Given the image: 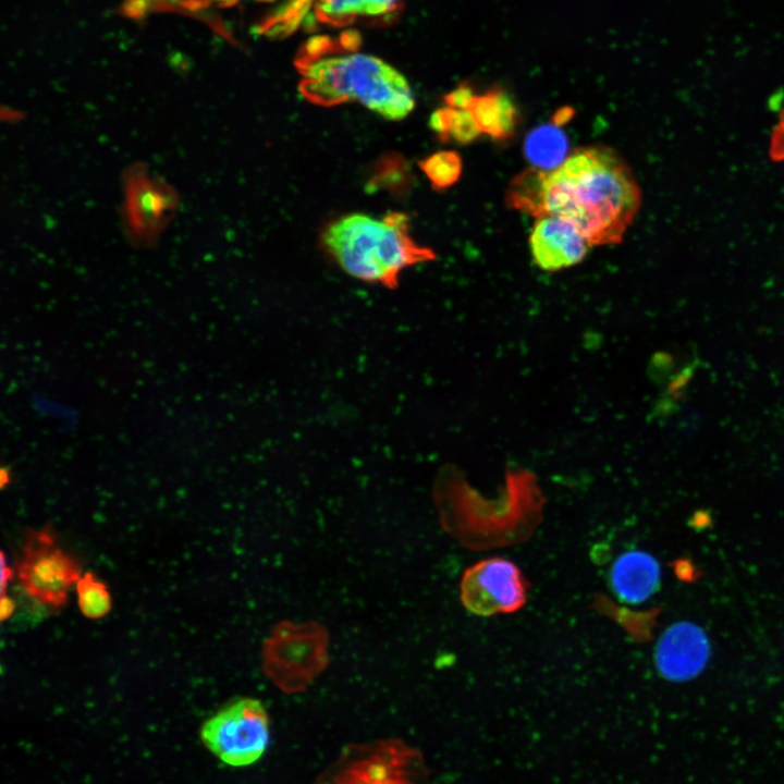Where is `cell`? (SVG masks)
<instances>
[{
    "label": "cell",
    "instance_id": "1",
    "mask_svg": "<svg viewBox=\"0 0 784 784\" xmlns=\"http://www.w3.org/2000/svg\"><path fill=\"white\" fill-rule=\"evenodd\" d=\"M505 203L535 218L555 216L571 222L590 246L613 245L633 223L641 192L614 149L592 145L574 150L553 169L532 167L516 174Z\"/></svg>",
    "mask_w": 784,
    "mask_h": 784
},
{
    "label": "cell",
    "instance_id": "2",
    "mask_svg": "<svg viewBox=\"0 0 784 784\" xmlns=\"http://www.w3.org/2000/svg\"><path fill=\"white\" fill-rule=\"evenodd\" d=\"M322 245L351 277L390 289L397 286L403 270L436 258L411 235L408 217L396 211L381 218L343 216L323 230Z\"/></svg>",
    "mask_w": 784,
    "mask_h": 784
},
{
    "label": "cell",
    "instance_id": "3",
    "mask_svg": "<svg viewBox=\"0 0 784 784\" xmlns=\"http://www.w3.org/2000/svg\"><path fill=\"white\" fill-rule=\"evenodd\" d=\"M298 89L309 102L332 107L357 101L387 120L406 118L415 97L406 78L381 59L352 53L306 61Z\"/></svg>",
    "mask_w": 784,
    "mask_h": 784
},
{
    "label": "cell",
    "instance_id": "4",
    "mask_svg": "<svg viewBox=\"0 0 784 784\" xmlns=\"http://www.w3.org/2000/svg\"><path fill=\"white\" fill-rule=\"evenodd\" d=\"M330 636L315 622L282 621L262 645V671L282 691L305 690L329 663Z\"/></svg>",
    "mask_w": 784,
    "mask_h": 784
},
{
    "label": "cell",
    "instance_id": "5",
    "mask_svg": "<svg viewBox=\"0 0 784 784\" xmlns=\"http://www.w3.org/2000/svg\"><path fill=\"white\" fill-rule=\"evenodd\" d=\"M270 721L265 706L254 698H240L221 708L200 730L205 746L232 767L255 763L267 750Z\"/></svg>",
    "mask_w": 784,
    "mask_h": 784
},
{
    "label": "cell",
    "instance_id": "6",
    "mask_svg": "<svg viewBox=\"0 0 784 784\" xmlns=\"http://www.w3.org/2000/svg\"><path fill=\"white\" fill-rule=\"evenodd\" d=\"M19 583L36 603L60 609L81 577L77 562L59 547L51 531L27 534L16 563Z\"/></svg>",
    "mask_w": 784,
    "mask_h": 784
},
{
    "label": "cell",
    "instance_id": "7",
    "mask_svg": "<svg viewBox=\"0 0 784 784\" xmlns=\"http://www.w3.org/2000/svg\"><path fill=\"white\" fill-rule=\"evenodd\" d=\"M461 601L479 616L513 613L525 604L526 583L513 562L500 556L485 559L464 572Z\"/></svg>",
    "mask_w": 784,
    "mask_h": 784
},
{
    "label": "cell",
    "instance_id": "8",
    "mask_svg": "<svg viewBox=\"0 0 784 784\" xmlns=\"http://www.w3.org/2000/svg\"><path fill=\"white\" fill-rule=\"evenodd\" d=\"M710 642L702 628L690 622L670 626L654 648V664L662 677L683 682L696 677L706 666Z\"/></svg>",
    "mask_w": 784,
    "mask_h": 784
},
{
    "label": "cell",
    "instance_id": "9",
    "mask_svg": "<svg viewBox=\"0 0 784 784\" xmlns=\"http://www.w3.org/2000/svg\"><path fill=\"white\" fill-rule=\"evenodd\" d=\"M532 260L544 271H559L579 264L589 244L568 221L544 216L536 219L529 235Z\"/></svg>",
    "mask_w": 784,
    "mask_h": 784
},
{
    "label": "cell",
    "instance_id": "10",
    "mask_svg": "<svg viewBox=\"0 0 784 784\" xmlns=\"http://www.w3.org/2000/svg\"><path fill=\"white\" fill-rule=\"evenodd\" d=\"M658 561L647 552L630 550L621 554L610 571V585L618 600L638 604L648 600L660 587Z\"/></svg>",
    "mask_w": 784,
    "mask_h": 784
},
{
    "label": "cell",
    "instance_id": "11",
    "mask_svg": "<svg viewBox=\"0 0 784 784\" xmlns=\"http://www.w3.org/2000/svg\"><path fill=\"white\" fill-rule=\"evenodd\" d=\"M467 110L471 112L481 134L497 142L511 139L519 123L516 105L501 87L476 95Z\"/></svg>",
    "mask_w": 784,
    "mask_h": 784
},
{
    "label": "cell",
    "instance_id": "12",
    "mask_svg": "<svg viewBox=\"0 0 784 784\" xmlns=\"http://www.w3.org/2000/svg\"><path fill=\"white\" fill-rule=\"evenodd\" d=\"M560 126L551 121L532 130L526 137L525 156L535 168L550 170L566 159L567 138Z\"/></svg>",
    "mask_w": 784,
    "mask_h": 784
},
{
    "label": "cell",
    "instance_id": "13",
    "mask_svg": "<svg viewBox=\"0 0 784 784\" xmlns=\"http://www.w3.org/2000/svg\"><path fill=\"white\" fill-rule=\"evenodd\" d=\"M418 166L437 191L453 186L463 171L462 157L454 150L437 151L420 160Z\"/></svg>",
    "mask_w": 784,
    "mask_h": 784
},
{
    "label": "cell",
    "instance_id": "14",
    "mask_svg": "<svg viewBox=\"0 0 784 784\" xmlns=\"http://www.w3.org/2000/svg\"><path fill=\"white\" fill-rule=\"evenodd\" d=\"M77 603L88 618H100L111 610V596L107 586L93 573L87 572L75 584Z\"/></svg>",
    "mask_w": 784,
    "mask_h": 784
},
{
    "label": "cell",
    "instance_id": "15",
    "mask_svg": "<svg viewBox=\"0 0 784 784\" xmlns=\"http://www.w3.org/2000/svg\"><path fill=\"white\" fill-rule=\"evenodd\" d=\"M397 0H320L319 10L328 17L341 19L356 14L380 15L395 7Z\"/></svg>",
    "mask_w": 784,
    "mask_h": 784
},
{
    "label": "cell",
    "instance_id": "16",
    "mask_svg": "<svg viewBox=\"0 0 784 784\" xmlns=\"http://www.w3.org/2000/svg\"><path fill=\"white\" fill-rule=\"evenodd\" d=\"M480 135L481 132L469 110L452 108L445 142L453 140L457 144L466 145L477 139Z\"/></svg>",
    "mask_w": 784,
    "mask_h": 784
},
{
    "label": "cell",
    "instance_id": "17",
    "mask_svg": "<svg viewBox=\"0 0 784 784\" xmlns=\"http://www.w3.org/2000/svg\"><path fill=\"white\" fill-rule=\"evenodd\" d=\"M32 404L40 416L58 421L62 426L73 427L77 421L76 412L58 400L36 394L32 400Z\"/></svg>",
    "mask_w": 784,
    "mask_h": 784
},
{
    "label": "cell",
    "instance_id": "18",
    "mask_svg": "<svg viewBox=\"0 0 784 784\" xmlns=\"http://www.w3.org/2000/svg\"><path fill=\"white\" fill-rule=\"evenodd\" d=\"M476 94L470 85L461 84L455 89L444 96V102L448 107L467 110L474 100Z\"/></svg>",
    "mask_w": 784,
    "mask_h": 784
},
{
    "label": "cell",
    "instance_id": "19",
    "mask_svg": "<svg viewBox=\"0 0 784 784\" xmlns=\"http://www.w3.org/2000/svg\"><path fill=\"white\" fill-rule=\"evenodd\" d=\"M770 156L775 161H784V107L781 111L779 122L772 132Z\"/></svg>",
    "mask_w": 784,
    "mask_h": 784
},
{
    "label": "cell",
    "instance_id": "20",
    "mask_svg": "<svg viewBox=\"0 0 784 784\" xmlns=\"http://www.w3.org/2000/svg\"><path fill=\"white\" fill-rule=\"evenodd\" d=\"M694 375V366H687L682 369L670 382L667 392L678 396L682 390L687 385Z\"/></svg>",
    "mask_w": 784,
    "mask_h": 784
},
{
    "label": "cell",
    "instance_id": "21",
    "mask_svg": "<svg viewBox=\"0 0 784 784\" xmlns=\"http://www.w3.org/2000/svg\"><path fill=\"white\" fill-rule=\"evenodd\" d=\"M15 610V602L5 593L1 595L0 617L2 621L8 620Z\"/></svg>",
    "mask_w": 784,
    "mask_h": 784
},
{
    "label": "cell",
    "instance_id": "22",
    "mask_svg": "<svg viewBox=\"0 0 784 784\" xmlns=\"http://www.w3.org/2000/svg\"><path fill=\"white\" fill-rule=\"evenodd\" d=\"M13 576V571L5 564L4 554L1 555V595L5 593V588Z\"/></svg>",
    "mask_w": 784,
    "mask_h": 784
},
{
    "label": "cell",
    "instance_id": "23",
    "mask_svg": "<svg viewBox=\"0 0 784 784\" xmlns=\"http://www.w3.org/2000/svg\"><path fill=\"white\" fill-rule=\"evenodd\" d=\"M12 479V471L9 467H2L0 469V485L2 488H4L7 485L11 482Z\"/></svg>",
    "mask_w": 784,
    "mask_h": 784
},
{
    "label": "cell",
    "instance_id": "24",
    "mask_svg": "<svg viewBox=\"0 0 784 784\" xmlns=\"http://www.w3.org/2000/svg\"><path fill=\"white\" fill-rule=\"evenodd\" d=\"M218 1L229 4V3H234L236 0H218Z\"/></svg>",
    "mask_w": 784,
    "mask_h": 784
}]
</instances>
